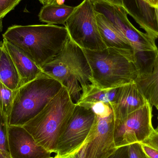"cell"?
I'll return each instance as SVG.
<instances>
[{
  "label": "cell",
  "instance_id": "1",
  "mask_svg": "<svg viewBox=\"0 0 158 158\" xmlns=\"http://www.w3.org/2000/svg\"><path fill=\"white\" fill-rule=\"evenodd\" d=\"M2 36L41 69L62 51L69 35L65 26L46 24L14 25Z\"/></svg>",
  "mask_w": 158,
  "mask_h": 158
},
{
  "label": "cell",
  "instance_id": "2",
  "mask_svg": "<svg viewBox=\"0 0 158 158\" xmlns=\"http://www.w3.org/2000/svg\"><path fill=\"white\" fill-rule=\"evenodd\" d=\"M41 69L65 86L76 103L93 84L91 69L82 49L69 36L60 52Z\"/></svg>",
  "mask_w": 158,
  "mask_h": 158
},
{
  "label": "cell",
  "instance_id": "3",
  "mask_svg": "<svg viewBox=\"0 0 158 158\" xmlns=\"http://www.w3.org/2000/svg\"><path fill=\"white\" fill-rule=\"evenodd\" d=\"M76 105L67 89L63 86L44 108L23 127L39 145L54 155L59 136L68 123Z\"/></svg>",
  "mask_w": 158,
  "mask_h": 158
},
{
  "label": "cell",
  "instance_id": "4",
  "mask_svg": "<svg viewBox=\"0 0 158 158\" xmlns=\"http://www.w3.org/2000/svg\"><path fill=\"white\" fill-rule=\"evenodd\" d=\"M63 85L43 72L33 81L16 90L8 125L23 126L37 116L59 92Z\"/></svg>",
  "mask_w": 158,
  "mask_h": 158
},
{
  "label": "cell",
  "instance_id": "5",
  "mask_svg": "<svg viewBox=\"0 0 158 158\" xmlns=\"http://www.w3.org/2000/svg\"><path fill=\"white\" fill-rule=\"evenodd\" d=\"M82 49L91 71L93 85L101 89L120 87L134 81L138 73L132 61L111 48Z\"/></svg>",
  "mask_w": 158,
  "mask_h": 158
},
{
  "label": "cell",
  "instance_id": "6",
  "mask_svg": "<svg viewBox=\"0 0 158 158\" xmlns=\"http://www.w3.org/2000/svg\"><path fill=\"white\" fill-rule=\"evenodd\" d=\"M65 27L72 40L83 49L100 51L106 48L99 33L96 11L90 0L77 6Z\"/></svg>",
  "mask_w": 158,
  "mask_h": 158
},
{
  "label": "cell",
  "instance_id": "7",
  "mask_svg": "<svg viewBox=\"0 0 158 158\" xmlns=\"http://www.w3.org/2000/svg\"><path fill=\"white\" fill-rule=\"evenodd\" d=\"M152 106L146 103L118 121L114 122L113 136L117 148L136 143H142L155 129L152 125Z\"/></svg>",
  "mask_w": 158,
  "mask_h": 158
},
{
  "label": "cell",
  "instance_id": "8",
  "mask_svg": "<svg viewBox=\"0 0 158 158\" xmlns=\"http://www.w3.org/2000/svg\"><path fill=\"white\" fill-rule=\"evenodd\" d=\"M93 4L96 11L103 14L109 20L134 51L157 49L156 39L140 31L131 23L128 19V11L125 7L103 2Z\"/></svg>",
  "mask_w": 158,
  "mask_h": 158
},
{
  "label": "cell",
  "instance_id": "9",
  "mask_svg": "<svg viewBox=\"0 0 158 158\" xmlns=\"http://www.w3.org/2000/svg\"><path fill=\"white\" fill-rule=\"evenodd\" d=\"M95 118V114L91 109L77 104L68 123L59 136L54 156H64L81 147L89 135Z\"/></svg>",
  "mask_w": 158,
  "mask_h": 158
},
{
  "label": "cell",
  "instance_id": "10",
  "mask_svg": "<svg viewBox=\"0 0 158 158\" xmlns=\"http://www.w3.org/2000/svg\"><path fill=\"white\" fill-rule=\"evenodd\" d=\"M113 112L106 117L95 115L88 135L85 158H108L117 149L113 136Z\"/></svg>",
  "mask_w": 158,
  "mask_h": 158
},
{
  "label": "cell",
  "instance_id": "11",
  "mask_svg": "<svg viewBox=\"0 0 158 158\" xmlns=\"http://www.w3.org/2000/svg\"><path fill=\"white\" fill-rule=\"evenodd\" d=\"M8 138L12 158H45L54 155L39 145L23 126L8 125Z\"/></svg>",
  "mask_w": 158,
  "mask_h": 158
},
{
  "label": "cell",
  "instance_id": "12",
  "mask_svg": "<svg viewBox=\"0 0 158 158\" xmlns=\"http://www.w3.org/2000/svg\"><path fill=\"white\" fill-rule=\"evenodd\" d=\"M147 102L134 81L120 86L114 101L110 103L113 110L114 122L123 119Z\"/></svg>",
  "mask_w": 158,
  "mask_h": 158
},
{
  "label": "cell",
  "instance_id": "13",
  "mask_svg": "<svg viewBox=\"0 0 158 158\" xmlns=\"http://www.w3.org/2000/svg\"><path fill=\"white\" fill-rule=\"evenodd\" d=\"M96 19L99 33L107 48L115 49L134 63L132 46L103 14L96 11Z\"/></svg>",
  "mask_w": 158,
  "mask_h": 158
},
{
  "label": "cell",
  "instance_id": "14",
  "mask_svg": "<svg viewBox=\"0 0 158 158\" xmlns=\"http://www.w3.org/2000/svg\"><path fill=\"white\" fill-rule=\"evenodd\" d=\"M2 45L11 56L18 72L20 86L33 81L43 73L41 69L17 47L5 40Z\"/></svg>",
  "mask_w": 158,
  "mask_h": 158
},
{
  "label": "cell",
  "instance_id": "15",
  "mask_svg": "<svg viewBox=\"0 0 158 158\" xmlns=\"http://www.w3.org/2000/svg\"><path fill=\"white\" fill-rule=\"evenodd\" d=\"M64 3L46 4L42 7L38 16L40 21L49 25H65L76 9Z\"/></svg>",
  "mask_w": 158,
  "mask_h": 158
},
{
  "label": "cell",
  "instance_id": "16",
  "mask_svg": "<svg viewBox=\"0 0 158 158\" xmlns=\"http://www.w3.org/2000/svg\"><path fill=\"white\" fill-rule=\"evenodd\" d=\"M147 102L158 109V54L153 72L145 77H137L134 81Z\"/></svg>",
  "mask_w": 158,
  "mask_h": 158
},
{
  "label": "cell",
  "instance_id": "17",
  "mask_svg": "<svg viewBox=\"0 0 158 158\" xmlns=\"http://www.w3.org/2000/svg\"><path fill=\"white\" fill-rule=\"evenodd\" d=\"M0 82L14 91L20 86L19 74L11 56L3 45L0 51Z\"/></svg>",
  "mask_w": 158,
  "mask_h": 158
},
{
  "label": "cell",
  "instance_id": "18",
  "mask_svg": "<svg viewBox=\"0 0 158 158\" xmlns=\"http://www.w3.org/2000/svg\"><path fill=\"white\" fill-rule=\"evenodd\" d=\"M158 54V49L134 51V64L138 77H145L153 72Z\"/></svg>",
  "mask_w": 158,
  "mask_h": 158
},
{
  "label": "cell",
  "instance_id": "19",
  "mask_svg": "<svg viewBox=\"0 0 158 158\" xmlns=\"http://www.w3.org/2000/svg\"><path fill=\"white\" fill-rule=\"evenodd\" d=\"M119 87L110 89H101L95 85L92 84L88 91L81 95L77 103H90L101 102L112 103L115 99Z\"/></svg>",
  "mask_w": 158,
  "mask_h": 158
},
{
  "label": "cell",
  "instance_id": "20",
  "mask_svg": "<svg viewBox=\"0 0 158 158\" xmlns=\"http://www.w3.org/2000/svg\"><path fill=\"white\" fill-rule=\"evenodd\" d=\"M136 7L139 11L141 24L140 27L148 34L156 36L158 34V29L154 9L149 6L144 0H134Z\"/></svg>",
  "mask_w": 158,
  "mask_h": 158
},
{
  "label": "cell",
  "instance_id": "21",
  "mask_svg": "<svg viewBox=\"0 0 158 158\" xmlns=\"http://www.w3.org/2000/svg\"><path fill=\"white\" fill-rule=\"evenodd\" d=\"M7 117L0 110V158H12L9 151Z\"/></svg>",
  "mask_w": 158,
  "mask_h": 158
},
{
  "label": "cell",
  "instance_id": "22",
  "mask_svg": "<svg viewBox=\"0 0 158 158\" xmlns=\"http://www.w3.org/2000/svg\"><path fill=\"white\" fill-rule=\"evenodd\" d=\"M16 90H11L0 82V110L8 117L12 110Z\"/></svg>",
  "mask_w": 158,
  "mask_h": 158
},
{
  "label": "cell",
  "instance_id": "23",
  "mask_svg": "<svg viewBox=\"0 0 158 158\" xmlns=\"http://www.w3.org/2000/svg\"><path fill=\"white\" fill-rule=\"evenodd\" d=\"M22 0H0V19L3 18L15 7Z\"/></svg>",
  "mask_w": 158,
  "mask_h": 158
},
{
  "label": "cell",
  "instance_id": "24",
  "mask_svg": "<svg viewBox=\"0 0 158 158\" xmlns=\"http://www.w3.org/2000/svg\"><path fill=\"white\" fill-rule=\"evenodd\" d=\"M130 158H148L144 152L142 144L140 143L129 145Z\"/></svg>",
  "mask_w": 158,
  "mask_h": 158
},
{
  "label": "cell",
  "instance_id": "25",
  "mask_svg": "<svg viewBox=\"0 0 158 158\" xmlns=\"http://www.w3.org/2000/svg\"><path fill=\"white\" fill-rule=\"evenodd\" d=\"M88 141V137L83 144L77 150L73 151L70 154L66 155L61 157H57L55 156V158H85V149L86 144Z\"/></svg>",
  "mask_w": 158,
  "mask_h": 158
},
{
  "label": "cell",
  "instance_id": "26",
  "mask_svg": "<svg viewBox=\"0 0 158 158\" xmlns=\"http://www.w3.org/2000/svg\"><path fill=\"white\" fill-rule=\"evenodd\" d=\"M108 158H130L129 146L118 148Z\"/></svg>",
  "mask_w": 158,
  "mask_h": 158
},
{
  "label": "cell",
  "instance_id": "27",
  "mask_svg": "<svg viewBox=\"0 0 158 158\" xmlns=\"http://www.w3.org/2000/svg\"><path fill=\"white\" fill-rule=\"evenodd\" d=\"M142 143L148 145L158 150V132L155 130L150 136Z\"/></svg>",
  "mask_w": 158,
  "mask_h": 158
},
{
  "label": "cell",
  "instance_id": "28",
  "mask_svg": "<svg viewBox=\"0 0 158 158\" xmlns=\"http://www.w3.org/2000/svg\"><path fill=\"white\" fill-rule=\"evenodd\" d=\"M142 144L144 152L148 158H158V150L146 144Z\"/></svg>",
  "mask_w": 158,
  "mask_h": 158
},
{
  "label": "cell",
  "instance_id": "29",
  "mask_svg": "<svg viewBox=\"0 0 158 158\" xmlns=\"http://www.w3.org/2000/svg\"><path fill=\"white\" fill-rule=\"evenodd\" d=\"M90 1L93 3L96 2H103L108 3L110 4L113 5L122 6V7H125L126 8L124 0H90Z\"/></svg>",
  "mask_w": 158,
  "mask_h": 158
},
{
  "label": "cell",
  "instance_id": "30",
  "mask_svg": "<svg viewBox=\"0 0 158 158\" xmlns=\"http://www.w3.org/2000/svg\"><path fill=\"white\" fill-rule=\"evenodd\" d=\"M145 2L149 6L154 9L158 6V0H144Z\"/></svg>",
  "mask_w": 158,
  "mask_h": 158
},
{
  "label": "cell",
  "instance_id": "31",
  "mask_svg": "<svg viewBox=\"0 0 158 158\" xmlns=\"http://www.w3.org/2000/svg\"><path fill=\"white\" fill-rule=\"evenodd\" d=\"M64 0H48L47 3L46 4H52V3H64Z\"/></svg>",
  "mask_w": 158,
  "mask_h": 158
},
{
  "label": "cell",
  "instance_id": "32",
  "mask_svg": "<svg viewBox=\"0 0 158 158\" xmlns=\"http://www.w3.org/2000/svg\"><path fill=\"white\" fill-rule=\"evenodd\" d=\"M154 12H155V19H156V23L158 29V5L156 8H154Z\"/></svg>",
  "mask_w": 158,
  "mask_h": 158
},
{
  "label": "cell",
  "instance_id": "33",
  "mask_svg": "<svg viewBox=\"0 0 158 158\" xmlns=\"http://www.w3.org/2000/svg\"><path fill=\"white\" fill-rule=\"evenodd\" d=\"M38 1H39L43 5H44L46 4L48 0H38Z\"/></svg>",
  "mask_w": 158,
  "mask_h": 158
},
{
  "label": "cell",
  "instance_id": "34",
  "mask_svg": "<svg viewBox=\"0 0 158 158\" xmlns=\"http://www.w3.org/2000/svg\"><path fill=\"white\" fill-rule=\"evenodd\" d=\"M2 19H0V32L2 31Z\"/></svg>",
  "mask_w": 158,
  "mask_h": 158
},
{
  "label": "cell",
  "instance_id": "35",
  "mask_svg": "<svg viewBox=\"0 0 158 158\" xmlns=\"http://www.w3.org/2000/svg\"><path fill=\"white\" fill-rule=\"evenodd\" d=\"M156 131H157L158 132V125H157V127L156 129Z\"/></svg>",
  "mask_w": 158,
  "mask_h": 158
},
{
  "label": "cell",
  "instance_id": "36",
  "mask_svg": "<svg viewBox=\"0 0 158 158\" xmlns=\"http://www.w3.org/2000/svg\"><path fill=\"white\" fill-rule=\"evenodd\" d=\"M45 158H55V156H52L50 157Z\"/></svg>",
  "mask_w": 158,
  "mask_h": 158
},
{
  "label": "cell",
  "instance_id": "37",
  "mask_svg": "<svg viewBox=\"0 0 158 158\" xmlns=\"http://www.w3.org/2000/svg\"><path fill=\"white\" fill-rule=\"evenodd\" d=\"M2 42L0 41V46H2Z\"/></svg>",
  "mask_w": 158,
  "mask_h": 158
},
{
  "label": "cell",
  "instance_id": "38",
  "mask_svg": "<svg viewBox=\"0 0 158 158\" xmlns=\"http://www.w3.org/2000/svg\"><path fill=\"white\" fill-rule=\"evenodd\" d=\"M2 46H0V51H1V47H2Z\"/></svg>",
  "mask_w": 158,
  "mask_h": 158
},
{
  "label": "cell",
  "instance_id": "39",
  "mask_svg": "<svg viewBox=\"0 0 158 158\" xmlns=\"http://www.w3.org/2000/svg\"><path fill=\"white\" fill-rule=\"evenodd\" d=\"M157 110H158V109H157Z\"/></svg>",
  "mask_w": 158,
  "mask_h": 158
}]
</instances>
